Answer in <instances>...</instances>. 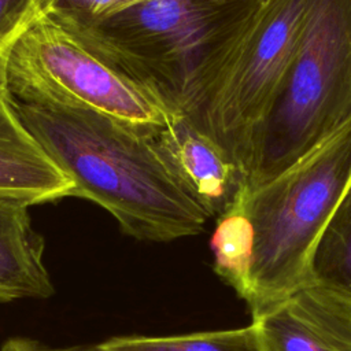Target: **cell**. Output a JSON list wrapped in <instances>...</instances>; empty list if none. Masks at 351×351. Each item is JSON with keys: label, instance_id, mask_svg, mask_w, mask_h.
<instances>
[{"label": "cell", "instance_id": "obj_9", "mask_svg": "<svg viewBox=\"0 0 351 351\" xmlns=\"http://www.w3.org/2000/svg\"><path fill=\"white\" fill-rule=\"evenodd\" d=\"M73 192L71 180L23 125L0 82V195L33 206Z\"/></svg>", "mask_w": 351, "mask_h": 351}, {"label": "cell", "instance_id": "obj_3", "mask_svg": "<svg viewBox=\"0 0 351 351\" xmlns=\"http://www.w3.org/2000/svg\"><path fill=\"white\" fill-rule=\"evenodd\" d=\"M351 122V0H307L299 40L245 165L261 185Z\"/></svg>", "mask_w": 351, "mask_h": 351}, {"label": "cell", "instance_id": "obj_7", "mask_svg": "<svg viewBox=\"0 0 351 351\" xmlns=\"http://www.w3.org/2000/svg\"><path fill=\"white\" fill-rule=\"evenodd\" d=\"M262 351H351V302L306 284L252 317Z\"/></svg>", "mask_w": 351, "mask_h": 351}, {"label": "cell", "instance_id": "obj_4", "mask_svg": "<svg viewBox=\"0 0 351 351\" xmlns=\"http://www.w3.org/2000/svg\"><path fill=\"white\" fill-rule=\"evenodd\" d=\"M351 181V122L271 180L236 199L254 229L244 299L252 317L308 284L313 250Z\"/></svg>", "mask_w": 351, "mask_h": 351}, {"label": "cell", "instance_id": "obj_14", "mask_svg": "<svg viewBox=\"0 0 351 351\" xmlns=\"http://www.w3.org/2000/svg\"><path fill=\"white\" fill-rule=\"evenodd\" d=\"M154 0H48L45 10L77 23H90Z\"/></svg>", "mask_w": 351, "mask_h": 351}, {"label": "cell", "instance_id": "obj_13", "mask_svg": "<svg viewBox=\"0 0 351 351\" xmlns=\"http://www.w3.org/2000/svg\"><path fill=\"white\" fill-rule=\"evenodd\" d=\"M96 351H262L258 332L248 326L177 336H121L95 346Z\"/></svg>", "mask_w": 351, "mask_h": 351}, {"label": "cell", "instance_id": "obj_8", "mask_svg": "<svg viewBox=\"0 0 351 351\" xmlns=\"http://www.w3.org/2000/svg\"><path fill=\"white\" fill-rule=\"evenodd\" d=\"M174 174L211 217H219L236 199L245 178L222 148L184 114L156 134Z\"/></svg>", "mask_w": 351, "mask_h": 351}, {"label": "cell", "instance_id": "obj_2", "mask_svg": "<svg viewBox=\"0 0 351 351\" xmlns=\"http://www.w3.org/2000/svg\"><path fill=\"white\" fill-rule=\"evenodd\" d=\"M0 82L15 100L92 111L151 134L181 114L82 27L49 10L0 58Z\"/></svg>", "mask_w": 351, "mask_h": 351}, {"label": "cell", "instance_id": "obj_10", "mask_svg": "<svg viewBox=\"0 0 351 351\" xmlns=\"http://www.w3.org/2000/svg\"><path fill=\"white\" fill-rule=\"evenodd\" d=\"M25 200L0 195V302L53 293L44 265V239L33 229Z\"/></svg>", "mask_w": 351, "mask_h": 351}, {"label": "cell", "instance_id": "obj_5", "mask_svg": "<svg viewBox=\"0 0 351 351\" xmlns=\"http://www.w3.org/2000/svg\"><path fill=\"white\" fill-rule=\"evenodd\" d=\"M266 3L154 0L100 21L74 23L182 114L200 80L240 41Z\"/></svg>", "mask_w": 351, "mask_h": 351}, {"label": "cell", "instance_id": "obj_12", "mask_svg": "<svg viewBox=\"0 0 351 351\" xmlns=\"http://www.w3.org/2000/svg\"><path fill=\"white\" fill-rule=\"evenodd\" d=\"M210 247L215 273L245 299L254 262V229L236 203L217 217Z\"/></svg>", "mask_w": 351, "mask_h": 351}, {"label": "cell", "instance_id": "obj_1", "mask_svg": "<svg viewBox=\"0 0 351 351\" xmlns=\"http://www.w3.org/2000/svg\"><path fill=\"white\" fill-rule=\"evenodd\" d=\"M11 101L71 180L73 196L107 210L126 234L173 241L204 229L210 215L171 170L156 134L92 111Z\"/></svg>", "mask_w": 351, "mask_h": 351}, {"label": "cell", "instance_id": "obj_15", "mask_svg": "<svg viewBox=\"0 0 351 351\" xmlns=\"http://www.w3.org/2000/svg\"><path fill=\"white\" fill-rule=\"evenodd\" d=\"M48 0H0V58L45 10Z\"/></svg>", "mask_w": 351, "mask_h": 351}, {"label": "cell", "instance_id": "obj_6", "mask_svg": "<svg viewBox=\"0 0 351 351\" xmlns=\"http://www.w3.org/2000/svg\"><path fill=\"white\" fill-rule=\"evenodd\" d=\"M307 0H267L240 41L204 75L182 112L243 176L252 137L299 40Z\"/></svg>", "mask_w": 351, "mask_h": 351}, {"label": "cell", "instance_id": "obj_11", "mask_svg": "<svg viewBox=\"0 0 351 351\" xmlns=\"http://www.w3.org/2000/svg\"><path fill=\"white\" fill-rule=\"evenodd\" d=\"M308 284L351 302V181L313 250Z\"/></svg>", "mask_w": 351, "mask_h": 351}, {"label": "cell", "instance_id": "obj_16", "mask_svg": "<svg viewBox=\"0 0 351 351\" xmlns=\"http://www.w3.org/2000/svg\"><path fill=\"white\" fill-rule=\"evenodd\" d=\"M0 351H96L95 347L86 348V347H67V348H59V347H48L45 344H41L32 339H23V337H14L7 340Z\"/></svg>", "mask_w": 351, "mask_h": 351}]
</instances>
